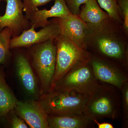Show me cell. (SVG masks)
<instances>
[{"instance_id": "1", "label": "cell", "mask_w": 128, "mask_h": 128, "mask_svg": "<svg viewBox=\"0 0 128 128\" xmlns=\"http://www.w3.org/2000/svg\"><path fill=\"white\" fill-rule=\"evenodd\" d=\"M119 90L112 85L101 82L90 95L84 114L92 120L118 118L122 111Z\"/></svg>"}, {"instance_id": "2", "label": "cell", "mask_w": 128, "mask_h": 128, "mask_svg": "<svg viewBox=\"0 0 128 128\" xmlns=\"http://www.w3.org/2000/svg\"><path fill=\"white\" fill-rule=\"evenodd\" d=\"M90 95L74 91L52 90L43 94L39 102L48 114L61 116L84 113Z\"/></svg>"}, {"instance_id": "3", "label": "cell", "mask_w": 128, "mask_h": 128, "mask_svg": "<svg viewBox=\"0 0 128 128\" xmlns=\"http://www.w3.org/2000/svg\"><path fill=\"white\" fill-rule=\"evenodd\" d=\"M87 59L76 64L53 86L51 91H74L90 95L100 82Z\"/></svg>"}, {"instance_id": "4", "label": "cell", "mask_w": 128, "mask_h": 128, "mask_svg": "<svg viewBox=\"0 0 128 128\" xmlns=\"http://www.w3.org/2000/svg\"><path fill=\"white\" fill-rule=\"evenodd\" d=\"M54 40L39 44L33 52V64L41 83V94L51 91L55 73L56 48Z\"/></svg>"}, {"instance_id": "5", "label": "cell", "mask_w": 128, "mask_h": 128, "mask_svg": "<svg viewBox=\"0 0 128 128\" xmlns=\"http://www.w3.org/2000/svg\"><path fill=\"white\" fill-rule=\"evenodd\" d=\"M57 39L56 64L52 88L76 64L87 59L83 50L69 40L61 35Z\"/></svg>"}, {"instance_id": "6", "label": "cell", "mask_w": 128, "mask_h": 128, "mask_svg": "<svg viewBox=\"0 0 128 128\" xmlns=\"http://www.w3.org/2000/svg\"><path fill=\"white\" fill-rule=\"evenodd\" d=\"M33 26L24 30L18 36L13 37L10 41V48L28 47L57 39L61 35L58 22L49 24L36 32Z\"/></svg>"}, {"instance_id": "7", "label": "cell", "mask_w": 128, "mask_h": 128, "mask_svg": "<svg viewBox=\"0 0 128 128\" xmlns=\"http://www.w3.org/2000/svg\"><path fill=\"white\" fill-rule=\"evenodd\" d=\"M6 6L5 14L0 16V30L8 28L12 36H18L31 26L30 21L24 15L22 0H6Z\"/></svg>"}, {"instance_id": "8", "label": "cell", "mask_w": 128, "mask_h": 128, "mask_svg": "<svg viewBox=\"0 0 128 128\" xmlns=\"http://www.w3.org/2000/svg\"><path fill=\"white\" fill-rule=\"evenodd\" d=\"M14 110L30 128H49L48 114L39 101H18Z\"/></svg>"}, {"instance_id": "9", "label": "cell", "mask_w": 128, "mask_h": 128, "mask_svg": "<svg viewBox=\"0 0 128 128\" xmlns=\"http://www.w3.org/2000/svg\"><path fill=\"white\" fill-rule=\"evenodd\" d=\"M90 64L96 78L101 82L112 85L121 90L128 82V72L119 67L98 59L92 60Z\"/></svg>"}, {"instance_id": "10", "label": "cell", "mask_w": 128, "mask_h": 128, "mask_svg": "<svg viewBox=\"0 0 128 128\" xmlns=\"http://www.w3.org/2000/svg\"><path fill=\"white\" fill-rule=\"evenodd\" d=\"M58 22L61 35L82 49L87 30L84 22L71 13L66 17L59 18Z\"/></svg>"}, {"instance_id": "11", "label": "cell", "mask_w": 128, "mask_h": 128, "mask_svg": "<svg viewBox=\"0 0 128 128\" xmlns=\"http://www.w3.org/2000/svg\"><path fill=\"white\" fill-rule=\"evenodd\" d=\"M71 13L65 0H55L54 4L49 10L44 9L34 12L28 18L31 26L35 28H43L50 23L48 20L53 17L64 18Z\"/></svg>"}, {"instance_id": "12", "label": "cell", "mask_w": 128, "mask_h": 128, "mask_svg": "<svg viewBox=\"0 0 128 128\" xmlns=\"http://www.w3.org/2000/svg\"><path fill=\"white\" fill-rule=\"evenodd\" d=\"M49 128H87L93 126L92 120L84 113L55 116L48 114Z\"/></svg>"}, {"instance_id": "13", "label": "cell", "mask_w": 128, "mask_h": 128, "mask_svg": "<svg viewBox=\"0 0 128 128\" xmlns=\"http://www.w3.org/2000/svg\"><path fill=\"white\" fill-rule=\"evenodd\" d=\"M16 66L18 76L25 90L30 95L36 94V80L27 59L23 55L18 56L16 59Z\"/></svg>"}, {"instance_id": "14", "label": "cell", "mask_w": 128, "mask_h": 128, "mask_svg": "<svg viewBox=\"0 0 128 128\" xmlns=\"http://www.w3.org/2000/svg\"><path fill=\"white\" fill-rule=\"evenodd\" d=\"M18 101L6 83L4 73L0 70V118L6 116L14 110Z\"/></svg>"}, {"instance_id": "15", "label": "cell", "mask_w": 128, "mask_h": 128, "mask_svg": "<svg viewBox=\"0 0 128 128\" xmlns=\"http://www.w3.org/2000/svg\"><path fill=\"white\" fill-rule=\"evenodd\" d=\"M106 17L97 0H87L84 4L80 14V18L83 22L95 25L102 23Z\"/></svg>"}, {"instance_id": "16", "label": "cell", "mask_w": 128, "mask_h": 128, "mask_svg": "<svg viewBox=\"0 0 128 128\" xmlns=\"http://www.w3.org/2000/svg\"><path fill=\"white\" fill-rule=\"evenodd\" d=\"M98 49L101 53L108 57L122 60L125 56L123 47L118 42L107 37H102L98 41Z\"/></svg>"}, {"instance_id": "17", "label": "cell", "mask_w": 128, "mask_h": 128, "mask_svg": "<svg viewBox=\"0 0 128 128\" xmlns=\"http://www.w3.org/2000/svg\"><path fill=\"white\" fill-rule=\"evenodd\" d=\"M12 32L6 27L0 30V64H4L9 55Z\"/></svg>"}, {"instance_id": "18", "label": "cell", "mask_w": 128, "mask_h": 128, "mask_svg": "<svg viewBox=\"0 0 128 128\" xmlns=\"http://www.w3.org/2000/svg\"><path fill=\"white\" fill-rule=\"evenodd\" d=\"M100 7L105 10L112 18H119V6L117 0H97Z\"/></svg>"}, {"instance_id": "19", "label": "cell", "mask_w": 128, "mask_h": 128, "mask_svg": "<svg viewBox=\"0 0 128 128\" xmlns=\"http://www.w3.org/2000/svg\"><path fill=\"white\" fill-rule=\"evenodd\" d=\"M53 0H23V12H25V16L28 20L33 13L38 10V7Z\"/></svg>"}, {"instance_id": "20", "label": "cell", "mask_w": 128, "mask_h": 128, "mask_svg": "<svg viewBox=\"0 0 128 128\" xmlns=\"http://www.w3.org/2000/svg\"><path fill=\"white\" fill-rule=\"evenodd\" d=\"M121 106L124 124H128V82L125 83L121 89Z\"/></svg>"}, {"instance_id": "21", "label": "cell", "mask_w": 128, "mask_h": 128, "mask_svg": "<svg viewBox=\"0 0 128 128\" xmlns=\"http://www.w3.org/2000/svg\"><path fill=\"white\" fill-rule=\"evenodd\" d=\"M87 0H65L67 6L72 14L76 15L79 12L80 6Z\"/></svg>"}, {"instance_id": "22", "label": "cell", "mask_w": 128, "mask_h": 128, "mask_svg": "<svg viewBox=\"0 0 128 128\" xmlns=\"http://www.w3.org/2000/svg\"><path fill=\"white\" fill-rule=\"evenodd\" d=\"M14 110L11 111L10 125L13 128H27L28 126L24 121L14 113Z\"/></svg>"}, {"instance_id": "23", "label": "cell", "mask_w": 128, "mask_h": 128, "mask_svg": "<svg viewBox=\"0 0 128 128\" xmlns=\"http://www.w3.org/2000/svg\"><path fill=\"white\" fill-rule=\"evenodd\" d=\"M119 6L121 8L124 18V27L126 31L128 29V0H119Z\"/></svg>"}, {"instance_id": "24", "label": "cell", "mask_w": 128, "mask_h": 128, "mask_svg": "<svg viewBox=\"0 0 128 128\" xmlns=\"http://www.w3.org/2000/svg\"><path fill=\"white\" fill-rule=\"evenodd\" d=\"M95 123L97 124L98 128H114L113 125L112 124L107 122L99 123L96 120H94Z\"/></svg>"}, {"instance_id": "25", "label": "cell", "mask_w": 128, "mask_h": 128, "mask_svg": "<svg viewBox=\"0 0 128 128\" xmlns=\"http://www.w3.org/2000/svg\"><path fill=\"white\" fill-rule=\"evenodd\" d=\"M2 1H6V0H0V2H1Z\"/></svg>"}]
</instances>
